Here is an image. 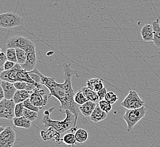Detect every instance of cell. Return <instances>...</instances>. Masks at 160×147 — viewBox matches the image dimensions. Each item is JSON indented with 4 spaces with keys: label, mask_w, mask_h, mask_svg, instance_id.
Instances as JSON below:
<instances>
[{
    "label": "cell",
    "mask_w": 160,
    "mask_h": 147,
    "mask_svg": "<svg viewBox=\"0 0 160 147\" xmlns=\"http://www.w3.org/2000/svg\"><path fill=\"white\" fill-rule=\"evenodd\" d=\"M63 69L64 83H58L55 78L46 77L40 73L41 84L49 89V98L53 96L60 102L61 105L59 107V111L62 113L66 110H70L76 116L77 122L80 111H78L79 108L77 107V104L74 101L76 93L73 89L72 78L74 74H77L78 72L72 69L71 64H63Z\"/></svg>",
    "instance_id": "6da1fadb"
},
{
    "label": "cell",
    "mask_w": 160,
    "mask_h": 147,
    "mask_svg": "<svg viewBox=\"0 0 160 147\" xmlns=\"http://www.w3.org/2000/svg\"><path fill=\"white\" fill-rule=\"evenodd\" d=\"M55 108H50L48 110H45L43 113L42 122L45 127H51L55 129L60 134L70 130L72 127H77V122L76 116L72 113L70 110H66L62 113L66 114L65 119L62 121H56L51 118L50 115Z\"/></svg>",
    "instance_id": "7a4b0ae2"
},
{
    "label": "cell",
    "mask_w": 160,
    "mask_h": 147,
    "mask_svg": "<svg viewBox=\"0 0 160 147\" xmlns=\"http://www.w3.org/2000/svg\"><path fill=\"white\" fill-rule=\"evenodd\" d=\"M0 78L2 80H5L10 83H14L17 82H25L37 85L38 83H35L32 79L30 74L25 71L21 64H16L15 66L11 70L3 71L0 74Z\"/></svg>",
    "instance_id": "3957f363"
},
{
    "label": "cell",
    "mask_w": 160,
    "mask_h": 147,
    "mask_svg": "<svg viewBox=\"0 0 160 147\" xmlns=\"http://www.w3.org/2000/svg\"><path fill=\"white\" fill-rule=\"evenodd\" d=\"M6 46L8 48H20L25 50L27 53H36V46L34 42L28 37L20 35H16L9 38L6 41Z\"/></svg>",
    "instance_id": "277c9868"
},
{
    "label": "cell",
    "mask_w": 160,
    "mask_h": 147,
    "mask_svg": "<svg viewBox=\"0 0 160 147\" xmlns=\"http://www.w3.org/2000/svg\"><path fill=\"white\" fill-rule=\"evenodd\" d=\"M147 111V107L145 106L136 109H126L123 118L127 125V131L132 130L134 126L144 117Z\"/></svg>",
    "instance_id": "5b68a950"
},
{
    "label": "cell",
    "mask_w": 160,
    "mask_h": 147,
    "mask_svg": "<svg viewBox=\"0 0 160 147\" xmlns=\"http://www.w3.org/2000/svg\"><path fill=\"white\" fill-rule=\"evenodd\" d=\"M24 19L14 12H8L0 14V27L9 29L23 25Z\"/></svg>",
    "instance_id": "8992f818"
},
{
    "label": "cell",
    "mask_w": 160,
    "mask_h": 147,
    "mask_svg": "<svg viewBox=\"0 0 160 147\" xmlns=\"http://www.w3.org/2000/svg\"><path fill=\"white\" fill-rule=\"evenodd\" d=\"M145 102L140 97L135 91H130L126 98L124 99L121 105L126 109H136L144 107Z\"/></svg>",
    "instance_id": "52a82bcc"
},
{
    "label": "cell",
    "mask_w": 160,
    "mask_h": 147,
    "mask_svg": "<svg viewBox=\"0 0 160 147\" xmlns=\"http://www.w3.org/2000/svg\"><path fill=\"white\" fill-rule=\"evenodd\" d=\"M16 103L12 100L3 99L0 102V118L5 120H12L16 117Z\"/></svg>",
    "instance_id": "ba28073f"
},
{
    "label": "cell",
    "mask_w": 160,
    "mask_h": 147,
    "mask_svg": "<svg viewBox=\"0 0 160 147\" xmlns=\"http://www.w3.org/2000/svg\"><path fill=\"white\" fill-rule=\"evenodd\" d=\"M49 98L48 96L46 93L45 89L43 88H36L34 89L30 97L32 104L42 109L48 104Z\"/></svg>",
    "instance_id": "9c48e42d"
},
{
    "label": "cell",
    "mask_w": 160,
    "mask_h": 147,
    "mask_svg": "<svg viewBox=\"0 0 160 147\" xmlns=\"http://www.w3.org/2000/svg\"><path fill=\"white\" fill-rule=\"evenodd\" d=\"M16 140V131L10 126L0 133V147H12Z\"/></svg>",
    "instance_id": "30bf717a"
},
{
    "label": "cell",
    "mask_w": 160,
    "mask_h": 147,
    "mask_svg": "<svg viewBox=\"0 0 160 147\" xmlns=\"http://www.w3.org/2000/svg\"><path fill=\"white\" fill-rule=\"evenodd\" d=\"M1 87L3 89L5 94V98L7 100L13 99L14 95L17 90L14 84L1 80Z\"/></svg>",
    "instance_id": "8fae6325"
},
{
    "label": "cell",
    "mask_w": 160,
    "mask_h": 147,
    "mask_svg": "<svg viewBox=\"0 0 160 147\" xmlns=\"http://www.w3.org/2000/svg\"><path fill=\"white\" fill-rule=\"evenodd\" d=\"M37 59L36 53H28L26 61L23 64L21 65L22 69L26 72H31L37 68Z\"/></svg>",
    "instance_id": "7c38bea8"
},
{
    "label": "cell",
    "mask_w": 160,
    "mask_h": 147,
    "mask_svg": "<svg viewBox=\"0 0 160 147\" xmlns=\"http://www.w3.org/2000/svg\"><path fill=\"white\" fill-rule=\"evenodd\" d=\"M40 135L44 141L49 140L53 139L58 143H59L61 142V141H62V139H60V133L59 132L57 131L54 128L51 127H50L46 131H41Z\"/></svg>",
    "instance_id": "4fadbf2b"
},
{
    "label": "cell",
    "mask_w": 160,
    "mask_h": 147,
    "mask_svg": "<svg viewBox=\"0 0 160 147\" xmlns=\"http://www.w3.org/2000/svg\"><path fill=\"white\" fill-rule=\"evenodd\" d=\"M140 34L142 40L145 42H151L153 41V28L152 25H145L141 30Z\"/></svg>",
    "instance_id": "5bb4252c"
},
{
    "label": "cell",
    "mask_w": 160,
    "mask_h": 147,
    "mask_svg": "<svg viewBox=\"0 0 160 147\" xmlns=\"http://www.w3.org/2000/svg\"><path fill=\"white\" fill-rule=\"evenodd\" d=\"M108 116V113L102 110L98 104L97 105V107L92 114L90 116V120L95 123H98L105 120Z\"/></svg>",
    "instance_id": "9a60e30c"
},
{
    "label": "cell",
    "mask_w": 160,
    "mask_h": 147,
    "mask_svg": "<svg viewBox=\"0 0 160 147\" xmlns=\"http://www.w3.org/2000/svg\"><path fill=\"white\" fill-rule=\"evenodd\" d=\"M97 104L92 101H88L84 104L81 105L79 108V110L83 116L86 117L90 116L93 111L95 109Z\"/></svg>",
    "instance_id": "2e32d148"
},
{
    "label": "cell",
    "mask_w": 160,
    "mask_h": 147,
    "mask_svg": "<svg viewBox=\"0 0 160 147\" xmlns=\"http://www.w3.org/2000/svg\"><path fill=\"white\" fill-rule=\"evenodd\" d=\"M31 93L32 91H28L27 90H17L13 100L16 104L22 103L30 97Z\"/></svg>",
    "instance_id": "e0dca14e"
},
{
    "label": "cell",
    "mask_w": 160,
    "mask_h": 147,
    "mask_svg": "<svg viewBox=\"0 0 160 147\" xmlns=\"http://www.w3.org/2000/svg\"><path fill=\"white\" fill-rule=\"evenodd\" d=\"M86 85L87 87L96 92H98L105 87L102 83V80L99 78L90 79L87 81Z\"/></svg>",
    "instance_id": "ac0fdd59"
},
{
    "label": "cell",
    "mask_w": 160,
    "mask_h": 147,
    "mask_svg": "<svg viewBox=\"0 0 160 147\" xmlns=\"http://www.w3.org/2000/svg\"><path fill=\"white\" fill-rule=\"evenodd\" d=\"M14 126L17 127L23 128V129H28L31 127L32 122L28 120L25 116H23L19 118L15 117L12 120Z\"/></svg>",
    "instance_id": "d6986e66"
},
{
    "label": "cell",
    "mask_w": 160,
    "mask_h": 147,
    "mask_svg": "<svg viewBox=\"0 0 160 147\" xmlns=\"http://www.w3.org/2000/svg\"><path fill=\"white\" fill-rule=\"evenodd\" d=\"M152 25L153 28V41L155 46L160 48V25L158 19L152 22Z\"/></svg>",
    "instance_id": "ffe728a7"
},
{
    "label": "cell",
    "mask_w": 160,
    "mask_h": 147,
    "mask_svg": "<svg viewBox=\"0 0 160 147\" xmlns=\"http://www.w3.org/2000/svg\"><path fill=\"white\" fill-rule=\"evenodd\" d=\"M81 90L88 101H92L94 102H96L98 100L99 101L97 92L92 91L87 87H83Z\"/></svg>",
    "instance_id": "44dd1931"
},
{
    "label": "cell",
    "mask_w": 160,
    "mask_h": 147,
    "mask_svg": "<svg viewBox=\"0 0 160 147\" xmlns=\"http://www.w3.org/2000/svg\"><path fill=\"white\" fill-rule=\"evenodd\" d=\"M75 136L78 143L83 144L87 141L88 139V133L85 129H78L75 133Z\"/></svg>",
    "instance_id": "7402d4cb"
},
{
    "label": "cell",
    "mask_w": 160,
    "mask_h": 147,
    "mask_svg": "<svg viewBox=\"0 0 160 147\" xmlns=\"http://www.w3.org/2000/svg\"><path fill=\"white\" fill-rule=\"evenodd\" d=\"M62 141L65 145L68 146H74L76 144V139L75 136V134L72 132H69L68 134H66L62 137Z\"/></svg>",
    "instance_id": "603a6c76"
},
{
    "label": "cell",
    "mask_w": 160,
    "mask_h": 147,
    "mask_svg": "<svg viewBox=\"0 0 160 147\" xmlns=\"http://www.w3.org/2000/svg\"><path fill=\"white\" fill-rule=\"evenodd\" d=\"M16 53L18 63L19 64H25L28 57V53L23 50V49L20 48H16Z\"/></svg>",
    "instance_id": "cb8c5ba5"
},
{
    "label": "cell",
    "mask_w": 160,
    "mask_h": 147,
    "mask_svg": "<svg viewBox=\"0 0 160 147\" xmlns=\"http://www.w3.org/2000/svg\"><path fill=\"white\" fill-rule=\"evenodd\" d=\"M23 116L26 118L28 120H30L31 122L35 121L38 117V112L35 111L29 110L27 108H24L23 110Z\"/></svg>",
    "instance_id": "d4e9b609"
},
{
    "label": "cell",
    "mask_w": 160,
    "mask_h": 147,
    "mask_svg": "<svg viewBox=\"0 0 160 147\" xmlns=\"http://www.w3.org/2000/svg\"><path fill=\"white\" fill-rule=\"evenodd\" d=\"M6 55L8 61L13 62L16 64L18 63L15 48H8L6 49Z\"/></svg>",
    "instance_id": "484cf974"
},
{
    "label": "cell",
    "mask_w": 160,
    "mask_h": 147,
    "mask_svg": "<svg viewBox=\"0 0 160 147\" xmlns=\"http://www.w3.org/2000/svg\"><path fill=\"white\" fill-rule=\"evenodd\" d=\"M74 100L75 102L77 104L80 105L84 104L85 103H86L88 101H89L88 100V99L86 98V97L84 96L81 90H80L79 92H77L75 94Z\"/></svg>",
    "instance_id": "4316f807"
},
{
    "label": "cell",
    "mask_w": 160,
    "mask_h": 147,
    "mask_svg": "<svg viewBox=\"0 0 160 147\" xmlns=\"http://www.w3.org/2000/svg\"><path fill=\"white\" fill-rule=\"evenodd\" d=\"M105 100L110 104L113 105L119 100V97L113 92H108L105 96Z\"/></svg>",
    "instance_id": "83f0119b"
},
{
    "label": "cell",
    "mask_w": 160,
    "mask_h": 147,
    "mask_svg": "<svg viewBox=\"0 0 160 147\" xmlns=\"http://www.w3.org/2000/svg\"><path fill=\"white\" fill-rule=\"evenodd\" d=\"M98 104L102 110L104 111L106 113H108L112 110V105L108 103V101H106L105 100L99 101Z\"/></svg>",
    "instance_id": "f1b7e54d"
},
{
    "label": "cell",
    "mask_w": 160,
    "mask_h": 147,
    "mask_svg": "<svg viewBox=\"0 0 160 147\" xmlns=\"http://www.w3.org/2000/svg\"><path fill=\"white\" fill-rule=\"evenodd\" d=\"M30 76L35 83H41V78L40 76V72L38 70L37 68L34 69L31 72H28Z\"/></svg>",
    "instance_id": "f546056e"
},
{
    "label": "cell",
    "mask_w": 160,
    "mask_h": 147,
    "mask_svg": "<svg viewBox=\"0 0 160 147\" xmlns=\"http://www.w3.org/2000/svg\"><path fill=\"white\" fill-rule=\"evenodd\" d=\"M23 103L24 107H25V108H27V109H29V110L35 111L38 113V112L40 111V109H42V108L37 107H35V105L32 104L31 103L30 98H28L26 100H25Z\"/></svg>",
    "instance_id": "4dcf8cb0"
},
{
    "label": "cell",
    "mask_w": 160,
    "mask_h": 147,
    "mask_svg": "<svg viewBox=\"0 0 160 147\" xmlns=\"http://www.w3.org/2000/svg\"><path fill=\"white\" fill-rule=\"evenodd\" d=\"M23 103H19L16 105L15 107V116L16 117L19 118L23 116V110H24Z\"/></svg>",
    "instance_id": "1f68e13d"
},
{
    "label": "cell",
    "mask_w": 160,
    "mask_h": 147,
    "mask_svg": "<svg viewBox=\"0 0 160 147\" xmlns=\"http://www.w3.org/2000/svg\"><path fill=\"white\" fill-rule=\"evenodd\" d=\"M17 90H27L28 83L25 82H17L14 83Z\"/></svg>",
    "instance_id": "d6a6232c"
},
{
    "label": "cell",
    "mask_w": 160,
    "mask_h": 147,
    "mask_svg": "<svg viewBox=\"0 0 160 147\" xmlns=\"http://www.w3.org/2000/svg\"><path fill=\"white\" fill-rule=\"evenodd\" d=\"M8 61V58L6 57V54L5 53L1 52V55H0V68H1V73L3 71V66L5 62Z\"/></svg>",
    "instance_id": "836d02e7"
},
{
    "label": "cell",
    "mask_w": 160,
    "mask_h": 147,
    "mask_svg": "<svg viewBox=\"0 0 160 147\" xmlns=\"http://www.w3.org/2000/svg\"><path fill=\"white\" fill-rule=\"evenodd\" d=\"M16 64V63L8 60L5 62V64H4V66H3V71H8L11 70L12 69V68L15 66Z\"/></svg>",
    "instance_id": "e575fe53"
},
{
    "label": "cell",
    "mask_w": 160,
    "mask_h": 147,
    "mask_svg": "<svg viewBox=\"0 0 160 147\" xmlns=\"http://www.w3.org/2000/svg\"><path fill=\"white\" fill-rule=\"evenodd\" d=\"M107 93H108L107 89H106L105 87H104L103 89H102L101 90H100L99 91L97 92L99 101L100 100H105V96H106V95L107 94Z\"/></svg>",
    "instance_id": "d590c367"
},
{
    "label": "cell",
    "mask_w": 160,
    "mask_h": 147,
    "mask_svg": "<svg viewBox=\"0 0 160 147\" xmlns=\"http://www.w3.org/2000/svg\"><path fill=\"white\" fill-rule=\"evenodd\" d=\"M3 99H5V94L2 88L0 86V101H2Z\"/></svg>",
    "instance_id": "8d00e7d4"
},
{
    "label": "cell",
    "mask_w": 160,
    "mask_h": 147,
    "mask_svg": "<svg viewBox=\"0 0 160 147\" xmlns=\"http://www.w3.org/2000/svg\"><path fill=\"white\" fill-rule=\"evenodd\" d=\"M5 129V127H3L1 126V127H0V133H1V132L3 131V130H4V129Z\"/></svg>",
    "instance_id": "74e56055"
},
{
    "label": "cell",
    "mask_w": 160,
    "mask_h": 147,
    "mask_svg": "<svg viewBox=\"0 0 160 147\" xmlns=\"http://www.w3.org/2000/svg\"></svg>",
    "instance_id": "f35d334b"
}]
</instances>
